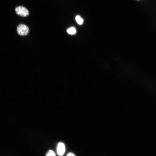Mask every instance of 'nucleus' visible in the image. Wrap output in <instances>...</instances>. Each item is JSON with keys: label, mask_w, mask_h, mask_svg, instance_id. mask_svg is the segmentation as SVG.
<instances>
[{"label": "nucleus", "mask_w": 156, "mask_h": 156, "mask_svg": "<svg viewBox=\"0 0 156 156\" xmlns=\"http://www.w3.org/2000/svg\"><path fill=\"white\" fill-rule=\"evenodd\" d=\"M15 10L16 14L21 16L25 17L29 15V11L24 6H18L15 8Z\"/></svg>", "instance_id": "f257e3e1"}, {"label": "nucleus", "mask_w": 156, "mask_h": 156, "mask_svg": "<svg viewBox=\"0 0 156 156\" xmlns=\"http://www.w3.org/2000/svg\"><path fill=\"white\" fill-rule=\"evenodd\" d=\"M17 31L18 35L21 36H25L28 34L29 29L26 25L20 24L17 27Z\"/></svg>", "instance_id": "f03ea898"}, {"label": "nucleus", "mask_w": 156, "mask_h": 156, "mask_svg": "<svg viewBox=\"0 0 156 156\" xmlns=\"http://www.w3.org/2000/svg\"><path fill=\"white\" fill-rule=\"evenodd\" d=\"M65 151V146L62 142H59L57 147V152L58 155L60 156H62L64 154Z\"/></svg>", "instance_id": "7ed1b4c3"}, {"label": "nucleus", "mask_w": 156, "mask_h": 156, "mask_svg": "<svg viewBox=\"0 0 156 156\" xmlns=\"http://www.w3.org/2000/svg\"><path fill=\"white\" fill-rule=\"evenodd\" d=\"M75 20L77 23L79 25H82L83 22V19L79 15H77L75 17Z\"/></svg>", "instance_id": "20e7f679"}, {"label": "nucleus", "mask_w": 156, "mask_h": 156, "mask_svg": "<svg viewBox=\"0 0 156 156\" xmlns=\"http://www.w3.org/2000/svg\"><path fill=\"white\" fill-rule=\"evenodd\" d=\"M67 32L69 34H74L76 33V30L74 27H71L67 30Z\"/></svg>", "instance_id": "39448f33"}, {"label": "nucleus", "mask_w": 156, "mask_h": 156, "mask_svg": "<svg viewBox=\"0 0 156 156\" xmlns=\"http://www.w3.org/2000/svg\"><path fill=\"white\" fill-rule=\"evenodd\" d=\"M46 156H56V154L53 151L50 150L47 152Z\"/></svg>", "instance_id": "423d86ee"}, {"label": "nucleus", "mask_w": 156, "mask_h": 156, "mask_svg": "<svg viewBox=\"0 0 156 156\" xmlns=\"http://www.w3.org/2000/svg\"><path fill=\"white\" fill-rule=\"evenodd\" d=\"M66 156H75V155L73 153L70 152L68 153Z\"/></svg>", "instance_id": "0eeeda50"}, {"label": "nucleus", "mask_w": 156, "mask_h": 156, "mask_svg": "<svg viewBox=\"0 0 156 156\" xmlns=\"http://www.w3.org/2000/svg\"></svg>", "instance_id": "6e6552de"}]
</instances>
